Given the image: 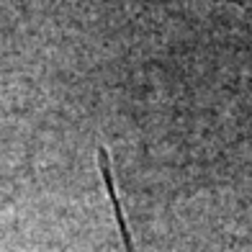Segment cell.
Masks as SVG:
<instances>
[{"label": "cell", "mask_w": 252, "mask_h": 252, "mask_svg": "<svg viewBox=\"0 0 252 252\" xmlns=\"http://www.w3.org/2000/svg\"><path fill=\"white\" fill-rule=\"evenodd\" d=\"M100 157V173H103V180H106V190H108V198H111V206L116 211V221H119V232L124 237V250L126 252H134V245H131V237H129V226H126V219H124V211H121V203H119V196H116V188H113V178H111V167H108V155L106 152H98Z\"/></svg>", "instance_id": "cell-1"}]
</instances>
